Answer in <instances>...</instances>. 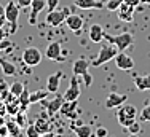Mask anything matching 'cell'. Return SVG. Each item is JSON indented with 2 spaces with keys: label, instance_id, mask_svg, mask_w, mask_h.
Here are the masks:
<instances>
[{
  "label": "cell",
  "instance_id": "6da1fadb",
  "mask_svg": "<svg viewBox=\"0 0 150 137\" xmlns=\"http://www.w3.org/2000/svg\"><path fill=\"white\" fill-rule=\"evenodd\" d=\"M117 118H118V124L123 128H128L129 124H133L137 118V109L131 104H123L118 107L117 112Z\"/></svg>",
  "mask_w": 150,
  "mask_h": 137
},
{
  "label": "cell",
  "instance_id": "7a4b0ae2",
  "mask_svg": "<svg viewBox=\"0 0 150 137\" xmlns=\"http://www.w3.org/2000/svg\"><path fill=\"white\" fill-rule=\"evenodd\" d=\"M118 54V48H117L113 43H104V45L101 46V49H99V54L96 57L94 61H93V66L94 67H99L102 66V64L109 62V61L115 59V56Z\"/></svg>",
  "mask_w": 150,
  "mask_h": 137
},
{
  "label": "cell",
  "instance_id": "3957f363",
  "mask_svg": "<svg viewBox=\"0 0 150 137\" xmlns=\"http://www.w3.org/2000/svg\"><path fill=\"white\" fill-rule=\"evenodd\" d=\"M104 38L107 42L113 43V45L118 48V51H125V49L129 48V46L134 43V37H133V34H129V32H121V34H118V35H110V34H105L104 32Z\"/></svg>",
  "mask_w": 150,
  "mask_h": 137
},
{
  "label": "cell",
  "instance_id": "277c9868",
  "mask_svg": "<svg viewBox=\"0 0 150 137\" xmlns=\"http://www.w3.org/2000/svg\"><path fill=\"white\" fill-rule=\"evenodd\" d=\"M5 18L6 23H10V34H15L18 29V19H19V5H16L15 2H8L5 6Z\"/></svg>",
  "mask_w": 150,
  "mask_h": 137
},
{
  "label": "cell",
  "instance_id": "5b68a950",
  "mask_svg": "<svg viewBox=\"0 0 150 137\" xmlns=\"http://www.w3.org/2000/svg\"><path fill=\"white\" fill-rule=\"evenodd\" d=\"M69 8H64V10H53V11H48V14H46L45 21L48 26L51 27H58L61 26L62 23H66V18L69 16Z\"/></svg>",
  "mask_w": 150,
  "mask_h": 137
},
{
  "label": "cell",
  "instance_id": "8992f818",
  "mask_svg": "<svg viewBox=\"0 0 150 137\" xmlns=\"http://www.w3.org/2000/svg\"><path fill=\"white\" fill-rule=\"evenodd\" d=\"M23 61L26 66L29 67H34V66H38V64L42 62V53L38 48H34V46H30V48H26L23 53Z\"/></svg>",
  "mask_w": 150,
  "mask_h": 137
},
{
  "label": "cell",
  "instance_id": "52a82bcc",
  "mask_svg": "<svg viewBox=\"0 0 150 137\" xmlns=\"http://www.w3.org/2000/svg\"><path fill=\"white\" fill-rule=\"evenodd\" d=\"M115 64H117V67L120 68V70H133L134 68V61H133V57L131 56H128V54H125L123 51H118V54L115 56Z\"/></svg>",
  "mask_w": 150,
  "mask_h": 137
},
{
  "label": "cell",
  "instance_id": "ba28073f",
  "mask_svg": "<svg viewBox=\"0 0 150 137\" xmlns=\"http://www.w3.org/2000/svg\"><path fill=\"white\" fill-rule=\"evenodd\" d=\"M62 96H64V99H66V100H78V97H80V85H78L77 75H74V77H72L69 88H67V91L64 93Z\"/></svg>",
  "mask_w": 150,
  "mask_h": 137
},
{
  "label": "cell",
  "instance_id": "9c48e42d",
  "mask_svg": "<svg viewBox=\"0 0 150 137\" xmlns=\"http://www.w3.org/2000/svg\"><path fill=\"white\" fill-rule=\"evenodd\" d=\"M46 8V0H32L30 3V16H29V24L35 26L37 24V16L40 11Z\"/></svg>",
  "mask_w": 150,
  "mask_h": 137
},
{
  "label": "cell",
  "instance_id": "30bf717a",
  "mask_svg": "<svg viewBox=\"0 0 150 137\" xmlns=\"http://www.w3.org/2000/svg\"><path fill=\"white\" fill-rule=\"evenodd\" d=\"M77 109H78V100H64V104L61 105L59 113L67 118H75L78 115Z\"/></svg>",
  "mask_w": 150,
  "mask_h": 137
},
{
  "label": "cell",
  "instance_id": "8fae6325",
  "mask_svg": "<svg viewBox=\"0 0 150 137\" xmlns=\"http://www.w3.org/2000/svg\"><path fill=\"white\" fill-rule=\"evenodd\" d=\"M64 96H56V97H53L51 100H42V104L45 105V109L46 112H48L50 115H54V113H58V112L61 110V105L64 104Z\"/></svg>",
  "mask_w": 150,
  "mask_h": 137
},
{
  "label": "cell",
  "instance_id": "7c38bea8",
  "mask_svg": "<svg viewBox=\"0 0 150 137\" xmlns=\"http://www.w3.org/2000/svg\"><path fill=\"white\" fill-rule=\"evenodd\" d=\"M128 96L125 94H118V93H110L105 99V107L107 109H118L120 105H123L126 102Z\"/></svg>",
  "mask_w": 150,
  "mask_h": 137
},
{
  "label": "cell",
  "instance_id": "4fadbf2b",
  "mask_svg": "<svg viewBox=\"0 0 150 137\" xmlns=\"http://www.w3.org/2000/svg\"><path fill=\"white\" fill-rule=\"evenodd\" d=\"M61 43L59 42H51L48 46H46V51H45V56L51 61H64L62 56H61Z\"/></svg>",
  "mask_w": 150,
  "mask_h": 137
},
{
  "label": "cell",
  "instance_id": "5bb4252c",
  "mask_svg": "<svg viewBox=\"0 0 150 137\" xmlns=\"http://www.w3.org/2000/svg\"><path fill=\"white\" fill-rule=\"evenodd\" d=\"M66 24L72 32H80L81 27H83V24H85V21H83V18H81L80 14H74L72 13V14H69V16L66 18Z\"/></svg>",
  "mask_w": 150,
  "mask_h": 137
},
{
  "label": "cell",
  "instance_id": "9a60e30c",
  "mask_svg": "<svg viewBox=\"0 0 150 137\" xmlns=\"http://www.w3.org/2000/svg\"><path fill=\"white\" fill-rule=\"evenodd\" d=\"M134 6L133 5H128V3H121L120 8H118V18L120 21H125V23H131L134 18Z\"/></svg>",
  "mask_w": 150,
  "mask_h": 137
},
{
  "label": "cell",
  "instance_id": "2e32d148",
  "mask_svg": "<svg viewBox=\"0 0 150 137\" xmlns=\"http://www.w3.org/2000/svg\"><path fill=\"white\" fill-rule=\"evenodd\" d=\"M75 6L81 10H99V8H104V3L99 2V0H75L74 2Z\"/></svg>",
  "mask_w": 150,
  "mask_h": 137
},
{
  "label": "cell",
  "instance_id": "e0dca14e",
  "mask_svg": "<svg viewBox=\"0 0 150 137\" xmlns=\"http://www.w3.org/2000/svg\"><path fill=\"white\" fill-rule=\"evenodd\" d=\"M61 78H62V72H54L53 75H50L48 80H46V89L50 93H56L59 89Z\"/></svg>",
  "mask_w": 150,
  "mask_h": 137
},
{
  "label": "cell",
  "instance_id": "ac0fdd59",
  "mask_svg": "<svg viewBox=\"0 0 150 137\" xmlns=\"http://www.w3.org/2000/svg\"><path fill=\"white\" fill-rule=\"evenodd\" d=\"M88 67H90V61L88 59H85V57H80V59H77L74 62V66H72V72H74V75H83V73H86L88 72Z\"/></svg>",
  "mask_w": 150,
  "mask_h": 137
},
{
  "label": "cell",
  "instance_id": "d6986e66",
  "mask_svg": "<svg viewBox=\"0 0 150 137\" xmlns=\"http://www.w3.org/2000/svg\"><path fill=\"white\" fill-rule=\"evenodd\" d=\"M0 67H2V72H3L5 77H15L18 73V67L13 62L3 59V57H0Z\"/></svg>",
  "mask_w": 150,
  "mask_h": 137
},
{
  "label": "cell",
  "instance_id": "ffe728a7",
  "mask_svg": "<svg viewBox=\"0 0 150 137\" xmlns=\"http://www.w3.org/2000/svg\"><path fill=\"white\" fill-rule=\"evenodd\" d=\"M90 38L94 43H101L104 40V29L99 26V24H93L90 27Z\"/></svg>",
  "mask_w": 150,
  "mask_h": 137
},
{
  "label": "cell",
  "instance_id": "44dd1931",
  "mask_svg": "<svg viewBox=\"0 0 150 137\" xmlns=\"http://www.w3.org/2000/svg\"><path fill=\"white\" fill-rule=\"evenodd\" d=\"M134 85L139 91H147V89H150V75L134 77Z\"/></svg>",
  "mask_w": 150,
  "mask_h": 137
},
{
  "label": "cell",
  "instance_id": "7402d4cb",
  "mask_svg": "<svg viewBox=\"0 0 150 137\" xmlns=\"http://www.w3.org/2000/svg\"><path fill=\"white\" fill-rule=\"evenodd\" d=\"M74 132L77 137H93V128L90 124H80V126H75Z\"/></svg>",
  "mask_w": 150,
  "mask_h": 137
},
{
  "label": "cell",
  "instance_id": "603a6c76",
  "mask_svg": "<svg viewBox=\"0 0 150 137\" xmlns=\"http://www.w3.org/2000/svg\"><path fill=\"white\" fill-rule=\"evenodd\" d=\"M34 124H35V128L38 129V132H40L42 136H43V134H48V132H50V123H48V120H45L43 117L37 118Z\"/></svg>",
  "mask_w": 150,
  "mask_h": 137
},
{
  "label": "cell",
  "instance_id": "cb8c5ba5",
  "mask_svg": "<svg viewBox=\"0 0 150 137\" xmlns=\"http://www.w3.org/2000/svg\"><path fill=\"white\" fill-rule=\"evenodd\" d=\"M50 91L48 89H38V91H34L30 93V104H35V102H42V100L45 99V97H48Z\"/></svg>",
  "mask_w": 150,
  "mask_h": 137
},
{
  "label": "cell",
  "instance_id": "d4e9b609",
  "mask_svg": "<svg viewBox=\"0 0 150 137\" xmlns=\"http://www.w3.org/2000/svg\"><path fill=\"white\" fill-rule=\"evenodd\" d=\"M29 97H30V93L27 91L26 88H24V91L19 94V97H18V100H19V105H21V110L26 112V109L30 105V99H29Z\"/></svg>",
  "mask_w": 150,
  "mask_h": 137
},
{
  "label": "cell",
  "instance_id": "484cf974",
  "mask_svg": "<svg viewBox=\"0 0 150 137\" xmlns=\"http://www.w3.org/2000/svg\"><path fill=\"white\" fill-rule=\"evenodd\" d=\"M24 83H21V81H15V83H11L10 85V94H13L15 97H19V94L24 91Z\"/></svg>",
  "mask_w": 150,
  "mask_h": 137
},
{
  "label": "cell",
  "instance_id": "4316f807",
  "mask_svg": "<svg viewBox=\"0 0 150 137\" xmlns=\"http://www.w3.org/2000/svg\"><path fill=\"white\" fill-rule=\"evenodd\" d=\"M121 3H123V0H109V2L105 3V8L109 10V11H118Z\"/></svg>",
  "mask_w": 150,
  "mask_h": 137
},
{
  "label": "cell",
  "instance_id": "83f0119b",
  "mask_svg": "<svg viewBox=\"0 0 150 137\" xmlns=\"http://www.w3.org/2000/svg\"><path fill=\"white\" fill-rule=\"evenodd\" d=\"M26 137H42V134L38 132V129L35 128V124H27Z\"/></svg>",
  "mask_w": 150,
  "mask_h": 137
},
{
  "label": "cell",
  "instance_id": "f1b7e54d",
  "mask_svg": "<svg viewBox=\"0 0 150 137\" xmlns=\"http://www.w3.org/2000/svg\"><path fill=\"white\" fill-rule=\"evenodd\" d=\"M139 120L141 121H150V104L149 105H145L144 109L141 110V113H139Z\"/></svg>",
  "mask_w": 150,
  "mask_h": 137
},
{
  "label": "cell",
  "instance_id": "f546056e",
  "mask_svg": "<svg viewBox=\"0 0 150 137\" xmlns=\"http://www.w3.org/2000/svg\"><path fill=\"white\" fill-rule=\"evenodd\" d=\"M16 123L19 124V128L26 126V123H27V117H26V113H24V110H21L19 113H16Z\"/></svg>",
  "mask_w": 150,
  "mask_h": 137
},
{
  "label": "cell",
  "instance_id": "4dcf8cb0",
  "mask_svg": "<svg viewBox=\"0 0 150 137\" xmlns=\"http://www.w3.org/2000/svg\"><path fill=\"white\" fill-rule=\"evenodd\" d=\"M6 128H8L10 134H18V132H21L19 131V124H18L16 121H8V123H6Z\"/></svg>",
  "mask_w": 150,
  "mask_h": 137
},
{
  "label": "cell",
  "instance_id": "1f68e13d",
  "mask_svg": "<svg viewBox=\"0 0 150 137\" xmlns=\"http://www.w3.org/2000/svg\"><path fill=\"white\" fill-rule=\"evenodd\" d=\"M128 131H129V134H139V132H141V123H137V120H136L134 121V123L133 124H129V126H128Z\"/></svg>",
  "mask_w": 150,
  "mask_h": 137
},
{
  "label": "cell",
  "instance_id": "d6a6232c",
  "mask_svg": "<svg viewBox=\"0 0 150 137\" xmlns=\"http://www.w3.org/2000/svg\"><path fill=\"white\" fill-rule=\"evenodd\" d=\"M59 5V0H46V8L50 10V11H53V10H56Z\"/></svg>",
  "mask_w": 150,
  "mask_h": 137
},
{
  "label": "cell",
  "instance_id": "836d02e7",
  "mask_svg": "<svg viewBox=\"0 0 150 137\" xmlns=\"http://www.w3.org/2000/svg\"><path fill=\"white\" fill-rule=\"evenodd\" d=\"M107 134H109V132H107L105 128H98V129H96V132H94L96 137H107Z\"/></svg>",
  "mask_w": 150,
  "mask_h": 137
},
{
  "label": "cell",
  "instance_id": "e575fe53",
  "mask_svg": "<svg viewBox=\"0 0 150 137\" xmlns=\"http://www.w3.org/2000/svg\"><path fill=\"white\" fill-rule=\"evenodd\" d=\"M81 77H83V81H85V85H86V86H91V83H93V77H91L90 73H88V72H86V73H83Z\"/></svg>",
  "mask_w": 150,
  "mask_h": 137
},
{
  "label": "cell",
  "instance_id": "d590c367",
  "mask_svg": "<svg viewBox=\"0 0 150 137\" xmlns=\"http://www.w3.org/2000/svg\"><path fill=\"white\" fill-rule=\"evenodd\" d=\"M6 23V18H5V8L0 6V27H3V24Z\"/></svg>",
  "mask_w": 150,
  "mask_h": 137
},
{
  "label": "cell",
  "instance_id": "8d00e7d4",
  "mask_svg": "<svg viewBox=\"0 0 150 137\" xmlns=\"http://www.w3.org/2000/svg\"><path fill=\"white\" fill-rule=\"evenodd\" d=\"M8 136H10V131H8L6 123H5L3 126H0V137H8Z\"/></svg>",
  "mask_w": 150,
  "mask_h": 137
},
{
  "label": "cell",
  "instance_id": "74e56055",
  "mask_svg": "<svg viewBox=\"0 0 150 137\" xmlns=\"http://www.w3.org/2000/svg\"><path fill=\"white\" fill-rule=\"evenodd\" d=\"M8 46H11V42L6 40V38H5V40H2V42H0V51L5 49V48H8Z\"/></svg>",
  "mask_w": 150,
  "mask_h": 137
},
{
  "label": "cell",
  "instance_id": "f35d334b",
  "mask_svg": "<svg viewBox=\"0 0 150 137\" xmlns=\"http://www.w3.org/2000/svg\"><path fill=\"white\" fill-rule=\"evenodd\" d=\"M123 2L128 3V5H133L134 8H136L137 5H141V0H123Z\"/></svg>",
  "mask_w": 150,
  "mask_h": 137
},
{
  "label": "cell",
  "instance_id": "ab89813d",
  "mask_svg": "<svg viewBox=\"0 0 150 137\" xmlns=\"http://www.w3.org/2000/svg\"><path fill=\"white\" fill-rule=\"evenodd\" d=\"M32 0H18V5L19 6H30Z\"/></svg>",
  "mask_w": 150,
  "mask_h": 137
},
{
  "label": "cell",
  "instance_id": "60d3db41",
  "mask_svg": "<svg viewBox=\"0 0 150 137\" xmlns=\"http://www.w3.org/2000/svg\"><path fill=\"white\" fill-rule=\"evenodd\" d=\"M6 35H8V34H6V30H5L3 27H0V42H2V40H5V38H6Z\"/></svg>",
  "mask_w": 150,
  "mask_h": 137
},
{
  "label": "cell",
  "instance_id": "b9f144b4",
  "mask_svg": "<svg viewBox=\"0 0 150 137\" xmlns=\"http://www.w3.org/2000/svg\"><path fill=\"white\" fill-rule=\"evenodd\" d=\"M8 137H26L24 134H21V132H18V134H10Z\"/></svg>",
  "mask_w": 150,
  "mask_h": 137
},
{
  "label": "cell",
  "instance_id": "7bdbcfd3",
  "mask_svg": "<svg viewBox=\"0 0 150 137\" xmlns=\"http://www.w3.org/2000/svg\"><path fill=\"white\" fill-rule=\"evenodd\" d=\"M5 124V120H3V115H0V126Z\"/></svg>",
  "mask_w": 150,
  "mask_h": 137
},
{
  "label": "cell",
  "instance_id": "ee69618b",
  "mask_svg": "<svg viewBox=\"0 0 150 137\" xmlns=\"http://www.w3.org/2000/svg\"><path fill=\"white\" fill-rule=\"evenodd\" d=\"M141 3H150V0H141Z\"/></svg>",
  "mask_w": 150,
  "mask_h": 137
},
{
  "label": "cell",
  "instance_id": "f6af8a7d",
  "mask_svg": "<svg viewBox=\"0 0 150 137\" xmlns=\"http://www.w3.org/2000/svg\"><path fill=\"white\" fill-rule=\"evenodd\" d=\"M129 137H139L137 134H129Z\"/></svg>",
  "mask_w": 150,
  "mask_h": 137
}]
</instances>
